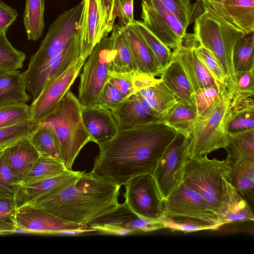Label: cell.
Masks as SVG:
<instances>
[{"instance_id": "obj_1", "label": "cell", "mask_w": 254, "mask_h": 254, "mask_svg": "<svg viewBox=\"0 0 254 254\" xmlns=\"http://www.w3.org/2000/svg\"><path fill=\"white\" fill-rule=\"evenodd\" d=\"M178 132L162 122L119 129L98 145L92 171L121 186L141 175H152L165 150Z\"/></svg>"}, {"instance_id": "obj_2", "label": "cell", "mask_w": 254, "mask_h": 254, "mask_svg": "<svg viewBox=\"0 0 254 254\" xmlns=\"http://www.w3.org/2000/svg\"><path fill=\"white\" fill-rule=\"evenodd\" d=\"M120 187L104 176L92 171L88 173L84 171L66 187L26 204L44 209L67 221L87 224L119 203Z\"/></svg>"}, {"instance_id": "obj_3", "label": "cell", "mask_w": 254, "mask_h": 254, "mask_svg": "<svg viewBox=\"0 0 254 254\" xmlns=\"http://www.w3.org/2000/svg\"><path fill=\"white\" fill-rule=\"evenodd\" d=\"M232 100L224 85L213 103L198 115L188 137L189 158L207 155L228 144L227 129L233 116Z\"/></svg>"}, {"instance_id": "obj_4", "label": "cell", "mask_w": 254, "mask_h": 254, "mask_svg": "<svg viewBox=\"0 0 254 254\" xmlns=\"http://www.w3.org/2000/svg\"><path fill=\"white\" fill-rule=\"evenodd\" d=\"M82 105L68 91L54 111L39 124L51 127L59 139L62 162L68 170L81 149L92 141L82 123Z\"/></svg>"}, {"instance_id": "obj_5", "label": "cell", "mask_w": 254, "mask_h": 254, "mask_svg": "<svg viewBox=\"0 0 254 254\" xmlns=\"http://www.w3.org/2000/svg\"><path fill=\"white\" fill-rule=\"evenodd\" d=\"M193 34L200 45L212 54L223 70L226 85L234 83L233 53L237 42L247 34L230 26L207 10L195 17Z\"/></svg>"}, {"instance_id": "obj_6", "label": "cell", "mask_w": 254, "mask_h": 254, "mask_svg": "<svg viewBox=\"0 0 254 254\" xmlns=\"http://www.w3.org/2000/svg\"><path fill=\"white\" fill-rule=\"evenodd\" d=\"M230 167L224 160L208 158L207 155L189 158L185 167L183 182L199 193L219 216L222 205L223 178Z\"/></svg>"}, {"instance_id": "obj_7", "label": "cell", "mask_w": 254, "mask_h": 254, "mask_svg": "<svg viewBox=\"0 0 254 254\" xmlns=\"http://www.w3.org/2000/svg\"><path fill=\"white\" fill-rule=\"evenodd\" d=\"M224 148L230 167L226 178L238 192L253 205L254 197V128L229 134Z\"/></svg>"}, {"instance_id": "obj_8", "label": "cell", "mask_w": 254, "mask_h": 254, "mask_svg": "<svg viewBox=\"0 0 254 254\" xmlns=\"http://www.w3.org/2000/svg\"><path fill=\"white\" fill-rule=\"evenodd\" d=\"M83 5L82 0L60 14L51 24L38 50L31 57L28 68L22 72L24 80L40 70L67 46L79 28Z\"/></svg>"}, {"instance_id": "obj_9", "label": "cell", "mask_w": 254, "mask_h": 254, "mask_svg": "<svg viewBox=\"0 0 254 254\" xmlns=\"http://www.w3.org/2000/svg\"><path fill=\"white\" fill-rule=\"evenodd\" d=\"M79 37L81 58L86 60L95 45L112 31L117 15L114 0H83Z\"/></svg>"}, {"instance_id": "obj_10", "label": "cell", "mask_w": 254, "mask_h": 254, "mask_svg": "<svg viewBox=\"0 0 254 254\" xmlns=\"http://www.w3.org/2000/svg\"><path fill=\"white\" fill-rule=\"evenodd\" d=\"M110 42L105 37L98 43L83 66L78 86V99L83 106H95L109 76Z\"/></svg>"}, {"instance_id": "obj_11", "label": "cell", "mask_w": 254, "mask_h": 254, "mask_svg": "<svg viewBox=\"0 0 254 254\" xmlns=\"http://www.w3.org/2000/svg\"><path fill=\"white\" fill-rule=\"evenodd\" d=\"M188 138L177 133L158 161L152 174L162 198L166 199L182 182L189 159Z\"/></svg>"}, {"instance_id": "obj_12", "label": "cell", "mask_w": 254, "mask_h": 254, "mask_svg": "<svg viewBox=\"0 0 254 254\" xmlns=\"http://www.w3.org/2000/svg\"><path fill=\"white\" fill-rule=\"evenodd\" d=\"M124 185L125 202L132 212L147 220L164 219V200L152 175L135 177Z\"/></svg>"}, {"instance_id": "obj_13", "label": "cell", "mask_w": 254, "mask_h": 254, "mask_svg": "<svg viewBox=\"0 0 254 254\" xmlns=\"http://www.w3.org/2000/svg\"><path fill=\"white\" fill-rule=\"evenodd\" d=\"M87 225L93 231L120 235L146 233L165 228L164 219L149 221L142 218L132 212L125 201L119 203L112 210Z\"/></svg>"}, {"instance_id": "obj_14", "label": "cell", "mask_w": 254, "mask_h": 254, "mask_svg": "<svg viewBox=\"0 0 254 254\" xmlns=\"http://www.w3.org/2000/svg\"><path fill=\"white\" fill-rule=\"evenodd\" d=\"M15 221L17 228L31 233L75 235L93 231L87 224L67 221L28 204L17 208Z\"/></svg>"}, {"instance_id": "obj_15", "label": "cell", "mask_w": 254, "mask_h": 254, "mask_svg": "<svg viewBox=\"0 0 254 254\" xmlns=\"http://www.w3.org/2000/svg\"><path fill=\"white\" fill-rule=\"evenodd\" d=\"M204 10L247 34L254 32V0H196L191 23Z\"/></svg>"}, {"instance_id": "obj_16", "label": "cell", "mask_w": 254, "mask_h": 254, "mask_svg": "<svg viewBox=\"0 0 254 254\" xmlns=\"http://www.w3.org/2000/svg\"><path fill=\"white\" fill-rule=\"evenodd\" d=\"M85 62L79 58L63 73L46 85L30 106L31 121L40 123L54 111L77 77Z\"/></svg>"}, {"instance_id": "obj_17", "label": "cell", "mask_w": 254, "mask_h": 254, "mask_svg": "<svg viewBox=\"0 0 254 254\" xmlns=\"http://www.w3.org/2000/svg\"><path fill=\"white\" fill-rule=\"evenodd\" d=\"M164 204L165 216L198 219L222 226L208 202L183 182L164 200Z\"/></svg>"}, {"instance_id": "obj_18", "label": "cell", "mask_w": 254, "mask_h": 254, "mask_svg": "<svg viewBox=\"0 0 254 254\" xmlns=\"http://www.w3.org/2000/svg\"><path fill=\"white\" fill-rule=\"evenodd\" d=\"M78 31L79 29L61 53L38 72L24 80L26 90L31 93L32 101L38 98L47 83L63 73L81 57Z\"/></svg>"}, {"instance_id": "obj_19", "label": "cell", "mask_w": 254, "mask_h": 254, "mask_svg": "<svg viewBox=\"0 0 254 254\" xmlns=\"http://www.w3.org/2000/svg\"><path fill=\"white\" fill-rule=\"evenodd\" d=\"M134 93L140 102L161 120L167 115L178 101L162 80L155 76L140 74L132 80Z\"/></svg>"}, {"instance_id": "obj_20", "label": "cell", "mask_w": 254, "mask_h": 254, "mask_svg": "<svg viewBox=\"0 0 254 254\" xmlns=\"http://www.w3.org/2000/svg\"><path fill=\"white\" fill-rule=\"evenodd\" d=\"M197 42L193 34L186 33L172 55L183 68L195 92L217 82L196 54L195 46Z\"/></svg>"}, {"instance_id": "obj_21", "label": "cell", "mask_w": 254, "mask_h": 254, "mask_svg": "<svg viewBox=\"0 0 254 254\" xmlns=\"http://www.w3.org/2000/svg\"><path fill=\"white\" fill-rule=\"evenodd\" d=\"M121 27L135 65L136 72L153 76H160L163 70L134 21Z\"/></svg>"}, {"instance_id": "obj_22", "label": "cell", "mask_w": 254, "mask_h": 254, "mask_svg": "<svg viewBox=\"0 0 254 254\" xmlns=\"http://www.w3.org/2000/svg\"><path fill=\"white\" fill-rule=\"evenodd\" d=\"M83 125L92 139L98 145L112 139L119 131L116 121L109 109L98 106H82Z\"/></svg>"}, {"instance_id": "obj_23", "label": "cell", "mask_w": 254, "mask_h": 254, "mask_svg": "<svg viewBox=\"0 0 254 254\" xmlns=\"http://www.w3.org/2000/svg\"><path fill=\"white\" fill-rule=\"evenodd\" d=\"M119 129H127L161 122L154 112L142 105L134 93L111 110Z\"/></svg>"}, {"instance_id": "obj_24", "label": "cell", "mask_w": 254, "mask_h": 254, "mask_svg": "<svg viewBox=\"0 0 254 254\" xmlns=\"http://www.w3.org/2000/svg\"><path fill=\"white\" fill-rule=\"evenodd\" d=\"M2 154L6 164L19 183L40 156L29 136L6 146L2 150Z\"/></svg>"}, {"instance_id": "obj_25", "label": "cell", "mask_w": 254, "mask_h": 254, "mask_svg": "<svg viewBox=\"0 0 254 254\" xmlns=\"http://www.w3.org/2000/svg\"><path fill=\"white\" fill-rule=\"evenodd\" d=\"M82 172L67 170L46 179L25 185H19L15 200L17 208L52 191L66 187L74 181Z\"/></svg>"}, {"instance_id": "obj_26", "label": "cell", "mask_w": 254, "mask_h": 254, "mask_svg": "<svg viewBox=\"0 0 254 254\" xmlns=\"http://www.w3.org/2000/svg\"><path fill=\"white\" fill-rule=\"evenodd\" d=\"M221 225L225 224L254 221V213L249 203L223 178L222 205L219 214Z\"/></svg>"}, {"instance_id": "obj_27", "label": "cell", "mask_w": 254, "mask_h": 254, "mask_svg": "<svg viewBox=\"0 0 254 254\" xmlns=\"http://www.w3.org/2000/svg\"><path fill=\"white\" fill-rule=\"evenodd\" d=\"M160 76V79L178 102L184 105L196 107L195 91L183 68L176 60L172 58Z\"/></svg>"}, {"instance_id": "obj_28", "label": "cell", "mask_w": 254, "mask_h": 254, "mask_svg": "<svg viewBox=\"0 0 254 254\" xmlns=\"http://www.w3.org/2000/svg\"><path fill=\"white\" fill-rule=\"evenodd\" d=\"M110 36V59L109 72L131 74L136 72L132 57L121 26L115 24Z\"/></svg>"}, {"instance_id": "obj_29", "label": "cell", "mask_w": 254, "mask_h": 254, "mask_svg": "<svg viewBox=\"0 0 254 254\" xmlns=\"http://www.w3.org/2000/svg\"><path fill=\"white\" fill-rule=\"evenodd\" d=\"M141 8V17L145 26L169 49L178 48L182 40L158 11L142 1Z\"/></svg>"}, {"instance_id": "obj_30", "label": "cell", "mask_w": 254, "mask_h": 254, "mask_svg": "<svg viewBox=\"0 0 254 254\" xmlns=\"http://www.w3.org/2000/svg\"><path fill=\"white\" fill-rule=\"evenodd\" d=\"M30 99L20 70L0 72V106L26 103Z\"/></svg>"}, {"instance_id": "obj_31", "label": "cell", "mask_w": 254, "mask_h": 254, "mask_svg": "<svg viewBox=\"0 0 254 254\" xmlns=\"http://www.w3.org/2000/svg\"><path fill=\"white\" fill-rule=\"evenodd\" d=\"M40 155L62 162L61 146L58 136L50 127L40 124L29 136Z\"/></svg>"}, {"instance_id": "obj_32", "label": "cell", "mask_w": 254, "mask_h": 254, "mask_svg": "<svg viewBox=\"0 0 254 254\" xmlns=\"http://www.w3.org/2000/svg\"><path fill=\"white\" fill-rule=\"evenodd\" d=\"M198 116L196 107L178 102L161 122L188 137Z\"/></svg>"}, {"instance_id": "obj_33", "label": "cell", "mask_w": 254, "mask_h": 254, "mask_svg": "<svg viewBox=\"0 0 254 254\" xmlns=\"http://www.w3.org/2000/svg\"><path fill=\"white\" fill-rule=\"evenodd\" d=\"M45 0H26L23 23L29 40L36 41L44 29Z\"/></svg>"}, {"instance_id": "obj_34", "label": "cell", "mask_w": 254, "mask_h": 254, "mask_svg": "<svg viewBox=\"0 0 254 254\" xmlns=\"http://www.w3.org/2000/svg\"><path fill=\"white\" fill-rule=\"evenodd\" d=\"M62 162L40 155L19 185H25L61 175L66 171Z\"/></svg>"}, {"instance_id": "obj_35", "label": "cell", "mask_w": 254, "mask_h": 254, "mask_svg": "<svg viewBox=\"0 0 254 254\" xmlns=\"http://www.w3.org/2000/svg\"><path fill=\"white\" fill-rule=\"evenodd\" d=\"M254 32L237 42L232 57L235 74L254 68Z\"/></svg>"}, {"instance_id": "obj_36", "label": "cell", "mask_w": 254, "mask_h": 254, "mask_svg": "<svg viewBox=\"0 0 254 254\" xmlns=\"http://www.w3.org/2000/svg\"><path fill=\"white\" fill-rule=\"evenodd\" d=\"M26 58L23 52L13 47L5 34L0 35V72L21 68Z\"/></svg>"}, {"instance_id": "obj_37", "label": "cell", "mask_w": 254, "mask_h": 254, "mask_svg": "<svg viewBox=\"0 0 254 254\" xmlns=\"http://www.w3.org/2000/svg\"><path fill=\"white\" fill-rule=\"evenodd\" d=\"M165 228L185 233L201 230H217L220 226L205 220L179 216H165L164 219Z\"/></svg>"}, {"instance_id": "obj_38", "label": "cell", "mask_w": 254, "mask_h": 254, "mask_svg": "<svg viewBox=\"0 0 254 254\" xmlns=\"http://www.w3.org/2000/svg\"><path fill=\"white\" fill-rule=\"evenodd\" d=\"M134 22L142 36L154 53L163 71L171 61L172 52L152 33L142 21L135 20Z\"/></svg>"}, {"instance_id": "obj_39", "label": "cell", "mask_w": 254, "mask_h": 254, "mask_svg": "<svg viewBox=\"0 0 254 254\" xmlns=\"http://www.w3.org/2000/svg\"><path fill=\"white\" fill-rule=\"evenodd\" d=\"M30 120V108L26 103L0 106V128Z\"/></svg>"}, {"instance_id": "obj_40", "label": "cell", "mask_w": 254, "mask_h": 254, "mask_svg": "<svg viewBox=\"0 0 254 254\" xmlns=\"http://www.w3.org/2000/svg\"><path fill=\"white\" fill-rule=\"evenodd\" d=\"M39 123L25 121L13 126L0 128V146H7L21 138L29 136Z\"/></svg>"}, {"instance_id": "obj_41", "label": "cell", "mask_w": 254, "mask_h": 254, "mask_svg": "<svg viewBox=\"0 0 254 254\" xmlns=\"http://www.w3.org/2000/svg\"><path fill=\"white\" fill-rule=\"evenodd\" d=\"M16 209L15 199L0 198V235L13 234L17 228L15 221Z\"/></svg>"}, {"instance_id": "obj_42", "label": "cell", "mask_w": 254, "mask_h": 254, "mask_svg": "<svg viewBox=\"0 0 254 254\" xmlns=\"http://www.w3.org/2000/svg\"><path fill=\"white\" fill-rule=\"evenodd\" d=\"M254 68L235 73V81L226 88L232 97L254 96Z\"/></svg>"}, {"instance_id": "obj_43", "label": "cell", "mask_w": 254, "mask_h": 254, "mask_svg": "<svg viewBox=\"0 0 254 254\" xmlns=\"http://www.w3.org/2000/svg\"><path fill=\"white\" fill-rule=\"evenodd\" d=\"M2 151L0 152V198L15 199L19 182L6 164Z\"/></svg>"}, {"instance_id": "obj_44", "label": "cell", "mask_w": 254, "mask_h": 254, "mask_svg": "<svg viewBox=\"0 0 254 254\" xmlns=\"http://www.w3.org/2000/svg\"><path fill=\"white\" fill-rule=\"evenodd\" d=\"M187 29L191 23L193 4L190 0H159Z\"/></svg>"}, {"instance_id": "obj_45", "label": "cell", "mask_w": 254, "mask_h": 254, "mask_svg": "<svg viewBox=\"0 0 254 254\" xmlns=\"http://www.w3.org/2000/svg\"><path fill=\"white\" fill-rule=\"evenodd\" d=\"M195 49L199 58L215 80L221 85H226L225 74L218 62L210 52L200 45L198 42L195 45Z\"/></svg>"}, {"instance_id": "obj_46", "label": "cell", "mask_w": 254, "mask_h": 254, "mask_svg": "<svg viewBox=\"0 0 254 254\" xmlns=\"http://www.w3.org/2000/svg\"><path fill=\"white\" fill-rule=\"evenodd\" d=\"M125 98L114 85L107 81L98 97L96 106L112 110Z\"/></svg>"}, {"instance_id": "obj_47", "label": "cell", "mask_w": 254, "mask_h": 254, "mask_svg": "<svg viewBox=\"0 0 254 254\" xmlns=\"http://www.w3.org/2000/svg\"><path fill=\"white\" fill-rule=\"evenodd\" d=\"M147 5L156 9L178 35L181 40L186 33L182 23L159 0H142Z\"/></svg>"}, {"instance_id": "obj_48", "label": "cell", "mask_w": 254, "mask_h": 254, "mask_svg": "<svg viewBox=\"0 0 254 254\" xmlns=\"http://www.w3.org/2000/svg\"><path fill=\"white\" fill-rule=\"evenodd\" d=\"M223 85L216 82L210 86L198 89L195 92V105L198 115L213 103Z\"/></svg>"}, {"instance_id": "obj_49", "label": "cell", "mask_w": 254, "mask_h": 254, "mask_svg": "<svg viewBox=\"0 0 254 254\" xmlns=\"http://www.w3.org/2000/svg\"><path fill=\"white\" fill-rule=\"evenodd\" d=\"M232 115L227 129L228 133H236L254 128V110L235 113Z\"/></svg>"}, {"instance_id": "obj_50", "label": "cell", "mask_w": 254, "mask_h": 254, "mask_svg": "<svg viewBox=\"0 0 254 254\" xmlns=\"http://www.w3.org/2000/svg\"><path fill=\"white\" fill-rule=\"evenodd\" d=\"M118 24L125 26L134 21L133 15L134 0H114Z\"/></svg>"}, {"instance_id": "obj_51", "label": "cell", "mask_w": 254, "mask_h": 254, "mask_svg": "<svg viewBox=\"0 0 254 254\" xmlns=\"http://www.w3.org/2000/svg\"><path fill=\"white\" fill-rule=\"evenodd\" d=\"M134 73L119 74L109 72L107 81L114 85L127 98L134 93L132 84Z\"/></svg>"}, {"instance_id": "obj_52", "label": "cell", "mask_w": 254, "mask_h": 254, "mask_svg": "<svg viewBox=\"0 0 254 254\" xmlns=\"http://www.w3.org/2000/svg\"><path fill=\"white\" fill-rule=\"evenodd\" d=\"M17 16L16 9L0 0V35L6 34L9 27Z\"/></svg>"}, {"instance_id": "obj_53", "label": "cell", "mask_w": 254, "mask_h": 254, "mask_svg": "<svg viewBox=\"0 0 254 254\" xmlns=\"http://www.w3.org/2000/svg\"><path fill=\"white\" fill-rule=\"evenodd\" d=\"M6 146H0V152Z\"/></svg>"}]
</instances>
